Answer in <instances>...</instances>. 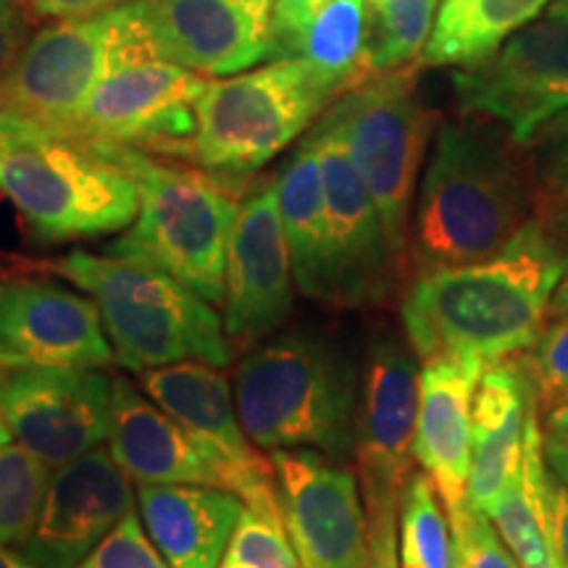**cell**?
<instances>
[{"label":"cell","mask_w":568,"mask_h":568,"mask_svg":"<svg viewBox=\"0 0 568 568\" xmlns=\"http://www.w3.org/2000/svg\"><path fill=\"white\" fill-rule=\"evenodd\" d=\"M205 84L209 77L153 51L132 0L122 45L63 134L176 159L195 132V103Z\"/></svg>","instance_id":"9"},{"label":"cell","mask_w":568,"mask_h":568,"mask_svg":"<svg viewBox=\"0 0 568 568\" xmlns=\"http://www.w3.org/2000/svg\"><path fill=\"white\" fill-rule=\"evenodd\" d=\"M529 222L521 145L485 116L439 126L410 219V276L495 258Z\"/></svg>","instance_id":"2"},{"label":"cell","mask_w":568,"mask_h":568,"mask_svg":"<svg viewBox=\"0 0 568 568\" xmlns=\"http://www.w3.org/2000/svg\"><path fill=\"white\" fill-rule=\"evenodd\" d=\"M531 195V222L568 255V109L521 142Z\"/></svg>","instance_id":"28"},{"label":"cell","mask_w":568,"mask_h":568,"mask_svg":"<svg viewBox=\"0 0 568 568\" xmlns=\"http://www.w3.org/2000/svg\"><path fill=\"white\" fill-rule=\"evenodd\" d=\"M13 364H17V361H13V358H9V355H3V353H0V372H3V368H9V366H13Z\"/></svg>","instance_id":"47"},{"label":"cell","mask_w":568,"mask_h":568,"mask_svg":"<svg viewBox=\"0 0 568 568\" xmlns=\"http://www.w3.org/2000/svg\"><path fill=\"white\" fill-rule=\"evenodd\" d=\"M521 361L535 387L539 416L568 406V314L552 318Z\"/></svg>","instance_id":"34"},{"label":"cell","mask_w":568,"mask_h":568,"mask_svg":"<svg viewBox=\"0 0 568 568\" xmlns=\"http://www.w3.org/2000/svg\"><path fill=\"white\" fill-rule=\"evenodd\" d=\"M51 468L19 443L0 447V542L24 545L38 524Z\"/></svg>","instance_id":"32"},{"label":"cell","mask_w":568,"mask_h":568,"mask_svg":"<svg viewBox=\"0 0 568 568\" xmlns=\"http://www.w3.org/2000/svg\"><path fill=\"white\" fill-rule=\"evenodd\" d=\"M366 45L368 0H329L311 21L297 59L337 101L347 90L374 77Z\"/></svg>","instance_id":"27"},{"label":"cell","mask_w":568,"mask_h":568,"mask_svg":"<svg viewBox=\"0 0 568 568\" xmlns=\"http://www.w3.org/2000/svg\"><path fill=\"white\" fill-rule=\"evenodd\" d=\"M335 103L297 55L209 80L195 103V132L176 161L247 176L264 169Z\"/></svg>","instance_id":"8"},{"label":"cell","mask_w":568,"mask_h":568,"mask_svg":"<svg viewBox=\"0 0 568 568\" xmlns=\"http://www.w3.org/2000/svg\"><path fill=\"white\" fill-rule=\"evenodd\" d=\"M422 374L416 353L395 332L368 343L355 416V477L368 516H397L406 479L414 471V439Z\"/></svg>","instance_id":"12"},{"label":"cell","mask_w":568,"mask_h":568,"mask_svg":"<svg viewBox=\"0 0 568 568\" xmlns=\"http://www.w3.org/2000/svg\"><path fill=\"white\" fill-rule=\"evenodd\" d=\"M0 568H38L24 552L9 550V545L0 542Z\"/></svg>","instance_id":"45"},{"label":"cell","mask_w":568,"mask_h":568,"mask_svg":"<svg viewBox=\"0 0 568 568\" xmlns=\"http://www.w3.org/2000/svg\"><path fill=\"white\" fill-rule=\"evenodd\" d=\"M566 268L568 255L529 222L495 258L414 276L400 305L408 345L422 364L518 358L542 335Z\"/></svg>","instance_id":"1"},{"label":"cell","mask_w":568,"mask_h":568,"mask_svg":"<svg viewBox=\"0 0 568 568\" xmlns=\"http://www.w3.org/2000/svg\"><path fill=\"white\" fill-rule=\"evenodd\" d=\"M30 21V13L24 11L21 0H0V92L32 38Z\"/></svg>","instance_id":"38"},{"label":"cell","mask_w":568,"mask_h":568,"mask_svg":"<svg viewBox=\"0 0 568 568\" xmlns=\"http://www.w3.org/2000/svg\"><path fill=\"white\" fill-rule=\"evenodd\" d=\"M140 518L169 568H219L245 503L209 485H140Z\"/></svg>","instance_id":"24"},{"label":"cell","mask_w":568,"mask_h":568,"mask_svg":"<svg viewBox=\"0 0 568 568\" xmlns=\"http://www.w3.org/2000/svg\"><path fill=\"white\" fill-rule=\"evenodd\" d=\"M3 372H6V368H3ZM9 443H13V435H11L9 424H6L3 414H0V447H3V445H9Z\"/></svg>","instance_id":"46"},{"label":"cell","mask_w":568,"mask_h":568,"mask_svg":"<svg viewBox=\"0 0 568 568\" xmlns=\"http://www.w3.org/2000/svg\"><path fill=\"white\" fill-rule=\"evenodd\" d=\"M92 145L122 163L140 190L138 219L109 253L148 261L203 301L222 303L232 226L245 193L243 176L166 161V155L159 159L130 145Z\"/></svg>","instance_id":"4"},{"label":"cell","mask_w":568,"mask_h":568,"mask_svg":"<svg viewBox=\"0 0 568 568\" xmlns=\"http://www.w3.org/2000/svg\"><path fill=\"white\" fill-rule=\"evenodd\" d=\"M535 403V387L521 358L485 368L471 406V471L466 500L474 508L487 510L516 477Z\"/></svg>","instance_id":"23"},{"label":"cell","mask_w":568,"mask_h":568,"mask_svg":"<svg viewBox=\"0 0 568 568\" xmlns=\"http://www.w3.org/2000/svg\"><path fill=\"white\" fill-rule=\"evenodd\" d=\"M80 568H169V564L153 545L138 510L132 508L82 560Z\"/></svg>","instance_id":"36"},{"label":"cell","mask_w":568,"mask_h":568,"mask_svg":"<svg viewBox=\"0 0 568 568\" xmlns=\"http://www.w3.org/2000/svg\"><path fill=\"white\" fill-rule=\"evenodd\" d=\"M453 88L466 116L493 119L521 145L539 124L568 109V0H552L503 48L460 67Z\"/></svg>","instance_id":"10"},{"label":"cell","mask_w":568,"mask_h":568,"mask_svg":"<svg viewBox=\"0 0 568 568\" xmlns=\"http://www.w3.org/2000/svg\"><path fill=\"white\" fill-rule=\"evenodd\" d=\"M358 397L353 361L311 329L282 332L251 347L234 372L237 416L261 450L345 458L355 447Z\"/></svg>","instance_id":"3"},{"label":"cell","mask_w":568,"mask_h":568,"mask_svg":"<svg viewBox=\"0 0 568 568\" xmlns=\"http://www.w3.org/2000/svg\"><path fill=\"white\" fill-rule=\"evenodd\" d=\"M552 0H471L443 40H432L422 55L429 67H471L500 48L510 34L535 21Z\"/></svg>","instance_id":"29"},{"label":"cell","mask_w":568,"mask_h":568,"mask_svg":"<svg viewBox=\"0 0 568 568\" xmlns=\"http://www.w3.org/2000/svg\"><path fill=\"white\" fill-rule=\"evenodd\" d=\"M329 0H274V59L297 55L311 21Z\"/></svg>","instance_id":"37"},{"label":"cell","mask_w":568,"mask_h":568,"mask_svg":"<svg viewBox=\"0 0 568 568\" xmlns=\"http://www.w3.org/2000/svg\"><path fill=\"white\" fill-rule=\"evenodd\" d=\"M219 568H303L276 500L245 503Z\"/></svg>","instance_id":"33"},{"label":"cell","mask_w":568,"mask_h":568,"mask_svg":"<svg viewBox=\"0 0 568 568\" xmlns=\"http://www.w3.org/2000/svg\"><path fill=\"white\" fill-rule=\"evenodd\" d=\"M0 195L45 245L126 230L140 211L134 176L101 148L9 116H0Z\"/></svg>","instance_id":"6"},{"label":"cell","mask_w":568,"mask_h":568,"mask_svg":"<svg viewBox=\"0 0 568 568\" xmlns=\"http://www.w3.org/2000/svg\"><path fill=\"white\" fill-rule=\"evenodd\" d=\"M293 258L276 195V176L253 182L240 197L224 276V329L234 347L261 345L293 311Z\"/></svg>","instance_id":"14"},{"label":"cell","mask_w":568,"mask_h":568,"mask_svg":"<svg viewBox=\"0 0 568 568\" xmlns=\"http://www.w3.org/2000/svg\"><path fill=\"white\" fill-rule=\"evenodd\" d=\"M545 516H548V529L560 564L568 568V487L552 477L550 468L545 479Z\"/></svg>","instance_id":"41"},{"label":"cell","mask_w":568,"mask_h":568,"mask_svg":"<svg viewBox=\"0 0 568 568\" xmlns=\"http://www.w3.org/2000/svg\"><path fill=\"white\" fill-rule=\"evenodd\" d=\"M282 521L303 568H364L368 518L355 471L322 450H274Z\"/></svg>","instance_id":"16"},{"label":"cell","mask_w":568,"mask_h":568,"mask_svg":"<svg viewBox=\"0 0 568 568\" xmlns=\"http://www.w3.org/2000/svg\"><path fill=\"white\" fill-rule=\"evenodd\" d=\"M485 368L477 358H443L422 368L414 456L435 481L447 516L466 503L471 471V406Z\"/></svg>","instance_id":"22"},{"label":"cell","mask_w":568,"mask_h":568,"mask_svg":"<svg viewBox=\"0 0 568 568\" xmlns=\"http://www.w3.org/2000/svg\"><path fill=\"white\" fill-rule=\"evenodd\" d=\"M468 3H471V0H443V6H439V13H437L435 32H432V40L447 38V34L453 32V27L458 24V19L464 17V11L468 9Z\"/></svg>","instance_id":"43"},{"label":"cell","mask_w":568,"mask_h":568,"mask_svg":"<svg viewBox=\"0 0 568 568\" xmlns=\"http://www.w3.org/2000/svg\"><path fill=\"white\" fill-rule=\"evenodd\" d=\"M109 450L138 485L222 487V471L184 426L126 376H111Z\"/></svg>","instance_id":"21"},{"label":"cell","mask_w":568,"mask_h":568,"mask_svg":"<svg viewBox=\"0 0 568 568\" xmlns=\"http://www.w3.org/2000/svg\"><path fill=\"white\" fill-rule=\"evenodd\" d=\"M34 266L61 274L92 297L113 355L134 374L180 361L232 364L234 345L213 303L148 261L71 251Z\"/></svg>","instance_id":"5"},{"label":"cell","mask_w":568,"mask_h":568,"mask_svg":"<svg viewBox=\"0 0 568 568\" xmlns=\"http://www.w3.org/2000/svg\"><path fill=\"white\" fill-rule=\"evenodd\" d=\"M564 314H568V268H566L564 280H560V284H558V290L552 293V301L548 305V322H552V318H558Z\"/></svg>","instance_id":"44"},{"label":"cell","mask_w":568,"mask_h":568,"mask_svg":"<svg viewBox=\"0 0 568 568\" xmlns=\"http://www.w3.org/2000/svg\"><path fill=\"white\" fill-rule=\"evenodd\" d=\"M134 508L132 479L109 447L53 468L38 524L21 552L38 568H80L98 542Z\"/></svg>","instance_id":"19"},{"label":"cell","mask_w":568,"mask_h":568,"mask_svg":"<svg viewBox=\"0 0 568 568\" xmlns=\"http://www.w3.org/2000/svg\"><path fill=\"white\" fill-rule=\"evenodd\" d=\"M439 0H368V67L382 71L422 61Z\"/></svg>","instance_id":"31"},{"label":"cell","mask_w":568,"mask_h":568,"mask_svg":"<svg viewBox=\"0 0 568 568\" xmlns=\"http://www.w3.org/2000/svg\"><path fill=\"white\" fill-rule=\"evenodd\" d=\"M276 195L293 258L295 287L308 301L329 305V222L322 161L311 138L295 148L276 174Z\"/></svg>","instance_id":"25"},{"label":"cell","mask_w":568,"mask_h":568,"mask_svg":"<svg viewBox=\"0 0 568 568\" xmlns=\"http://www.w3.org/2000/svg\"><path fill=\"white\" fill-rule=\"evenodd\" d=\"M140 387L174 416L222 471V485L243 503L276 500V471L243 429L232 387L222 368L205 361H180L140 372Z\"/></svg>","instance_id":"17"},{"label":"cell","mask_w":568,"mask_h":568,"mask_svg":"<svg viewBox=\"0 0 568 568\" xmlns=\"http://www.w3.org/2000/svg\"><path fill=\"white\" fill-rule=\"evenodd\" d=\"M545 479H548V466L542 458L539 410L535 403L524 432L521 466L510 485L485 510L521 568H564L545 516Z\"/></svg>","instance_id":"26"},{"label":"cell","mask_w":568,"mask_h":568,"mask_svg":"<svg viewBox=\"0 0 568 568\" xmlns=\"http://www.w3.org/2000/svg\"><path fill=\"white\" fill-rule=\"evenodd\" d=\"M0 353L34 366L103 368L116 361L98 305L30 274L0 276Z\"/></svg>","instance_id":"20"},{"label":"cell","mask_w":568,"mask_h":568,"mask_svg":"<svg viewBox=\"0 0 568 568\" xmlns=\"http://www.w3.org/2000/svg\"><path fill=\"white\" fill-rule=\"evenodd\" d=\"M0 414L48 468L95 450L111 429V376L101 368L13 364L0 372Z\"/></svg>","instance_id":"13"},{"label":"cell","mask_w":568,"mask_h":568,"mask_svg":"<svg viewBox=\"0 0 568 568\" xmlns=\"http://www.w3.org/2000/svg\"><path fill=\"white\" fill-rule=\"evenodd\" d=\"M422 63L382 71L339 95L318 116L339 132L355 172L374 197L400 280L410 276V211L426 145L439 122V113L418 95Z\"/></svg>","instance_id":"7"},{"label":"cell","mask_w":568,"mask_h":568,"mask_svg":"<svg viewBox=\"0 0 568 568\" xmlns=\"http://www.w3.org/2000/svg\"><path fill=\"white\" fill-rule=\"evenodd\" d=\"M132 3L88 19L53 21L34 32L0 92V116L67 132L111 67L130 27Z\"/></svg>","instance_id":"11"},{"label":"cell","mask_w":568,"mask_h":568,"mask_svg":"<svg viewBox=\"0 0 568 568\" xmlns=\"http://www.w3.org/2000/svg\"><path fill=\"white\" fill-rule=\"evenodd\" d=\"M322 161L329 222V308H372L387 303L400 284L385 224L355 172L343 138L318 122L308 132Z\"/></svg>","instance_id":"15"},{"label":"cell","mask_w":568,"mask_h":568,"mask_svg":"<svg viewBox=\"0 0 568 568\" xmlns=\"http://www.w3.org/2000/svg\"><path fill=\"white\" fill-rule=\"evenodd\" d=\"M400 568H460L456 535L429 474L410 471L397 514Z\"/></svg>","instance_id":"30"},{"label":"cell","mask_w":568,"mask_h":568,"mask_svg":"<svg viewBox=\"0 0 568 568\" xmlns=\"http://www.w3.org/2000/svg\"><path fill=\"white\" fill-rule=\"evenodd\" d=\"M460 568H521L485 510L464 503L450 516Z\"/></svg>","instance_id":"35"},{"label":"cell","mask_w":568,"mask_h":568,"mask_svg":"<svg viewBox=\"0 0 568 568\" xmlns=\"http://www.w3.org/2000/svg\"><path fill=\"white\" fill-rule=\"evenodd\" d=\"M539 435H542L545 466L568 487V406L550 410L545 418L539 416Z\"/></svg>","instance_id":"39"},{"label":"cell","mask_w":568,"mask_h":568,"mask_svg":"<svg viewBox=\"0 0 568 568\" xmlns=\"http://www.w3.org/2000/svg\"><path fill=\"white\" fill-rule=\"evenodd\" d=\"M364 568H400L397 516H368V558Z\"/></svg>","instance_id":"42"},{"label":"cell","mask_w":568,"mask_h":568,"mask_svg":"<svg viewBox=\"0 0 568 568\" xmlns=\"http://www.w3.org/2000/svg\"><path fill=\"white\" fill-rule=\"evenodd\" d=\"M161 59L203 77L274 61V0H134Z\"/></svg>","instance_id":"18"},{"label":"cell","mask_w":568,"mask_h":568,"mask_svg":"<svg viewBox=\"0 0 568 568\" xmlns=\"http://www.w3.org/2000/svg\"><path fill=\"white\" fill-rule=\"evenodd\" d=\"M124 3H132V0H21V6L30 13V19L42 21L88 19L119 9Z\"/></svg>","instance_id":"40"}]
</instances>
